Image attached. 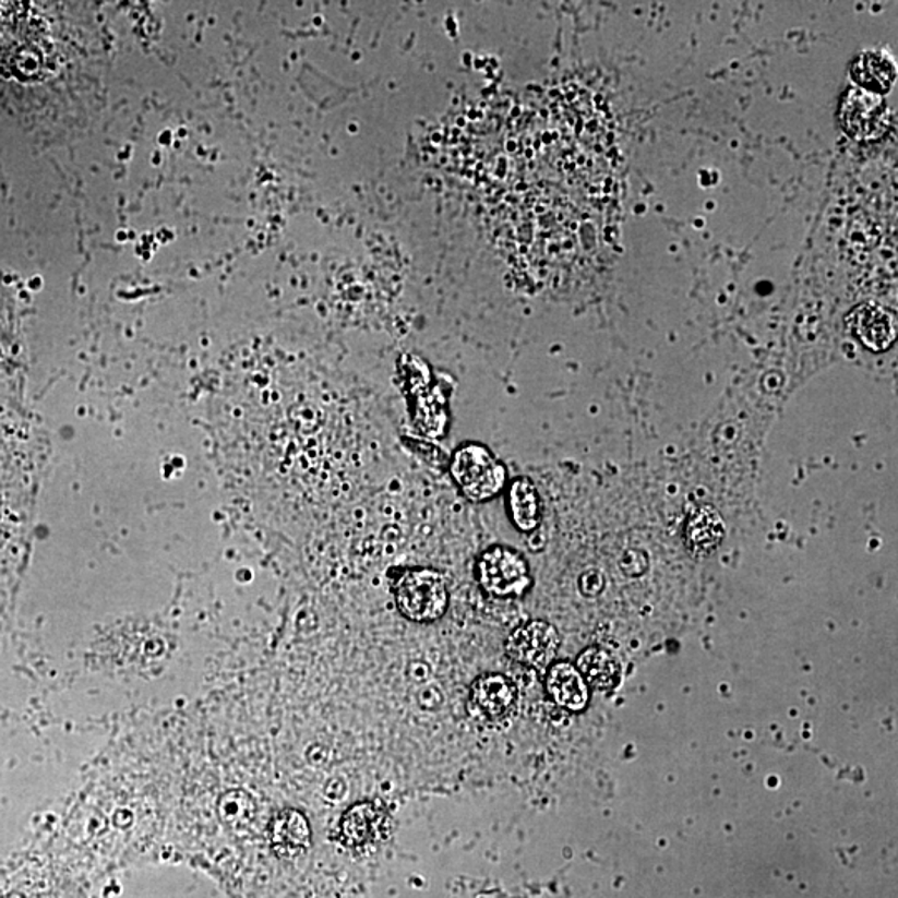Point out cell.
<instances>
[{"instance_id":"1","label":"cell","mask_w":898,"mask_h":898,"mask_svg":"<svg viewBox=\"0 0 898 898\" xmlns=\"http://www.w3.org/2000/svg\"><path fill=\"white\" fill-rule=\"evenodd\" d=\"M49 39L43 19L27 4H0V74L36 77L46 67Z\"/></svg>"},{"instance_id":"2","label":"cell","mask_w":898,"mask_h":898,"mask_svg":"<svg viewBox=\"0 0 898 898\" xmlns=\"http://www.w3.org/2000/svg\"><path fill=\"white\" fill-rule=\"evenodd\" d=\"M450 472L466 500L487 503L506 488L507 469L490 447L481 443H463L453 455Z\"/></svg>"},{"instance_id":"3","label":"cell","mask_w":898,"mask_h":898,"mask_svg":"<svg viewBox=\"0 0 898 898\" xmlns=\"http://www.w3.org/2000/svg\"><path fill=\"white\" fill-rule=\"evenodd\" d=\"M395 601L412 623H434L446 614L450 604L446 580L428 567L405 571L395 583Z\"/></svg>"},{"instance_id":"4","label":"cell","mask_w":898,"mask_h":898,"mask_svg":"<svg viewBox=\"0 0 898 898\" xmlns=\"http://www.w3.org/2000/svg\"><path fill=\"white\" fill-rule=\"evenodd\" d=\"M479 586L493 598H523L531 589L532 576L528 561L507 546H491L476 563Z\"/></svg>"},{"instance_id":"5","label":"cell","mask_w":898,"mask_h":898,"mask_svg":"<svg viewBox=\"0 0 898 898\" xmlns=\"http://www.w3.org/2000/svg\"><path fill=\"white\" fill-rule=\"evenodd\" d=\"M839 120L843 132L857 142L881 141L891 125L890 110L881 95L850 87L842 95Z\"/></svg>"},{"instance_id":"6","label":"cell","mask_w":898,"mask_h":898,"mask_svg":"<svg viewBox=\"0 0 898 898\" xmlns=\"http://www.w3.org/2000/svg\"><path fill=\"white\" fill-rule=\"evenodd\" d=\"M556 627L546 621H529L516 627L504 644L507 658L529 668L544 669L551 666L560 649Z\"/></svg>"},{"instance_id":"7","label":"cell","mask_w":898,"mask_h":898,"mask_svg":"<svg viewBox=\"0 0 898 898\" xmlns=\"http://www.w3.org/2000/svg\"><path fill=\"white\" fill-rule=\"evenodd\" d=\"M846 322L863 347L874 354H882L894 347L897 339V315L888 308L874 301L860 303L850 310Z\"/></svg>"},{"instance_id":"8","label":"cell","mask_w":898,"mask_h":898,"mask_svg":"<svg viewBox=\"0 0 898 898\" xmlns=\"http://www.w3.org/2000/svg\"><path fill=\"white\" fill-rule=\"evenodd\" d=\"M516 701L517 691L510 679L501 674L481 675L472 682L469 710L484 722H503L513 714Z\"/></svg>"},{"instance_id":"9","label":"cell","mask_w":898,"mask_h":898,"mask_svg":"<svg viewBox=\"0 0 898 898\" xmlns=\"http://www.w3.org/2000/svg\"><path fill=\"white\" fill-rule=\"evenodd\" d=\"M392 818L373 802H360L348 809L339 822V837L347 847H364L385 839Z\"/></svg>"},{"instance_id":"10","label":"cell","mask_w":898,"mask_h":898,"mask_svg":"<svg viewBox=\"0 0 898 898\" xmlns=\"http://www.w3.org/2000/svg\"><path fill=\"white\" fill-rule=\"evenodd\" d=\"M270 843L284 859L300 855L312 846V827L308 818L295 809L278 812L270 822Z\"/></svg>"},{"instance_id":"11","label":"cell","mask_w":898,"mask_h":898,"mask_svg":"<svg viewBox=\"0 0 898 898\" xmlns=\"http://www.w3.org/2000/svg\"><path fill=\"white\" fill-rule=\"evenodd\" d=\"M546 691L558 706L571 713H583L589 704V685L584 681L576 666L560 661L549 666L546 674Z\"/></svg>"},{"instance_id":"12","label":"cell","mask_w":898,"mask_h":898,"mask_svg":"<svg viewBox=\"0 0 898 898\" xmlns=\"http://www.w3.org/2000/svg\"><path fill=\"white\" fill-rule=\"evenodd\" d=\"M850 77L862 91L882 97L890 91L897 77V63L887 50H867L853 60Z\"/></svg>"},{"instance_id":"13","label":"cell","mask_w":898,"mask_h":898,"mask_svg":"<svg viewBox=\"0 0 898 898\" xmlns=\"http://www.w3.org/2000/svg\"><path fill=\"white\" fill-rule=\"evenodd\" d=\"M726 535V525L716 507L699 506L689 516L685 525V546L696 558L709 556L716 551Z\"/></svg>"},{"instance_id":"14","label":"cell","mask_w":898,"mask_h":898,"mask_svg":"<svg viewBox=\"0 0 898 898\" xmlns=\"http://www.w3.org/2000/svg\"><path fill=\"white\" fill-rule=\"evenodd\" d=\"M511 522L522 532H531L541 523V500L531 479L516 478L507 488Z\"/></svg>"},{"instance_id":"15","label":"cell","mask_w":898,"mask_h":898,"mask_svg":"<svg viewBox=\"0 0 898 898\" xmlns=\"http://www.w3.org/2000/svg\"><path fill=\"white\" fill-rule=\"evenodd\" d=\"M577 671L584 681L599 691L614 689L619 682V666L608 650L601 647H587L576 661Z\"/></svg>"},{"instance_id":"16","label":"cell","mask_w":898,"mask_h":898,"mask_svg":"<svg viewBox=\"0 0 898 898\" xmlns=\"http://www.w3.org/2000/svg\"><path fill=\"white\" fill-rule=\"evenodd\" d=\"M218 817L228 827L243 828L256 817L255 799L246 790H228L218 801Z\"/></svg>"},{"instance_id":"17","label":"cell","mask_w":898,"mask_h":898,"mask_svg":"<svg viewBox=\"0 0 898 898\" xmlns=\"http://www.w3.org/2000/svg\"><path fill=\"white\" fill-rule=\"evenodd\" d=\"M602 586H604V579H602L599 573H587L586 576L580 579V591L587 596L598 595Z\"/></svg>"},{"instance_id":"18","label":"cell","mask_w":898,"mask_h":898,"mask_svg":"<svg viewBox=\"0 0 898 898\" xmlns=\"http://www.w3.org/2000/svg\"><path fill=\"white\" fill-rule=\"evenodd\" d=\"M133 815L132 812L125 811V809H119V811L113 814V824L120 828H127L132 825Z\"/></svg>"}]
</instances>
